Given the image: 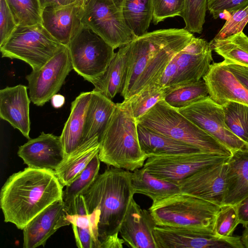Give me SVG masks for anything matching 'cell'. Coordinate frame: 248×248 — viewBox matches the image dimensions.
Segmentation results:
<instances>
[{"label":"cell","instance_id":"1","mask_svg":"<svg viewBox=\"0 0 248 248\" xmlns=\"http://www.w3.org/2000/svg\"><path fill=\"white\" fill-rule=\"evenodd\" d=\"M194 36L185 29H161L136 37L126 45L127 73L121 93L124 100L156 82L172 58Z\"/></svg>","mask_w":248,"mask_h":248},{"label":"cell","instance_id":"2","mask_svg":"<svg viewBox=\"0 0 248 248\" xmlns=\"http://www.w3.org/2000/svg\"><path fill=\"white\" fill-rule=\"evenodd\" d=\"M63 188L53 170L27 167L13 173L0 193L4 221L23 230L48 206L63 200Z\"/></svg>","mask_w":248,"mask_h":248},{"label":"cell","instance_id":"3","mask_svg":"<svg viewBox=\"0 0 248 248\" xmlns=\"http://www.w3.org/2000/svg\"><path fill=\"white\" fill-rule=\"evenodd\" d=\"M131 176L130 170L108 167L81 194L89 214L94 210L98 213L100 243L119 233L128 205L134 198Z\"/></svg>","mask_w":248,"mask_h":248},{"label":"cell","instance_id":"4","mask_svg":"<svg viewBox=\"0 0 248 248\" xmlns=\"http://www.w3.org/2000/svg\"><path fill=\"white\" fill-rule=\"evenodd\" d=\"M99 142V158L108 167L133 171L143 166L148 157L140 145L138 123L129 100L116 104Z\"/></svg>","mask_w":248,"mask_h":248},{"label":"cell","instance_id":"5","mask_svg":"<svg viewBox=\"0 0 248 248\" xmlns=\"http://www.w3.org/2000/svg\"><path fill=\"white\" fill-rule=\"evenodd\" d=\"M220 208L181 191L152 203L149 210L156 226L185 227L215 234V221Z\"/></svg>","mask_w":248,"mask_h":248},{"label":"cell","instance_id":"6","mask_svg":"<svg viewBox=\"0 0 248 248\" xmlns=\"http://www.w3.org/2000/svg\"><path fill=\"white\" fill-rule=\"evenodd\" d=\"M138 124L204 152L230 156L231 151L171 107L164 100L140 117Z\"/></svg>","mask_w":248,"mask_h":248},{"label":"cell","instance_id":"7","mask_svg":"<svg viewBox=\"0 0 248 248\" xmlns=\"http://www.w3.org/2000/svg\"><path fill=\"white\" fill-rule=\"evenodd\" d=\"M65 46L38 24L18 26L0 50L2 57L20 60L36 70Z\"/></svg>","mask_w":248,"mask_h":248},{"label":"cell","instance_id":"8","mask_svg":"<svg viewBox=\"0 0 248 248\" xmlns=\"http://www.w3.org/2000/svg\"><path fill=\"white\" fill-rule=\"evenodd\" d=\"M73 69L92 83L105 72L114 56V49L82 24L67 46Z\"/></svg>","mask_w":248,"mask_h":248},{"label":"cell","instance_id":"9","mask_svg":"<svg viewBox=\"0 0 248 248\" xmlns=\"http://www.w3.org/2000/svg\"><path fill=\"white\" fill-rule=\"evenodd\" d=\"M212 51L210 42L194 36L172 58L156 83L166 88L202 79L213 61Z\"/></svg>","mask_w":248,"mask_h":248},{"label":"cell","instance_id":"10","mask_svg":"<svg viewBox=\"0 0 248 248\" xmlns=\"http://www.w3.org/2000/svg\"><path fill=\"white\" fill-rule=\"evenodd\" d=\"M81 23L114 49L128 44L137 37L112 0H88L83 6Z\"/></svg>","mask_w":248,"mask_h":248},{"label":"cell","instance_id":"11","mask_svg":"<svg viewBox=\"0 0 248 248\" xmlns=\"http://www.w3.org/2000/svg\"><path fill=\"white\" fill-rule=\"evenodd\" d=\"M230 156L204 152L152 156L142 167L156 178L178 184L202 168L227 161Z\"/></svg>","mask_w":248,"mask_h":248},{"label":"cell","instance_id":"12","mask_svg":"<svg viewBox=\"0 0 248 248\" xmlns=\"http://www.w3.org/2000/svg\"><path fill=\"white\" fill-rule=\"evenodd\" d=\"M72 69L69 50L66 46L40 68L32 70L26 77L31 102L39 107L44 106L60 91Z\"/></svg>","mask_w":248,"mask_h":248},{"label":"cell","instance_id":"13","mask_svg":"<svg viewBox=\"0 0 248 248\" xmlns=\"http://www.w3.org/2000/svg\"><path fill=\"white\" fill-rule=\"evenodd\" d=\"M177 109L231 152L242 148L247 143L231 131L225 122L221 106L216 103L209 95Z\"/></svg>","mask_w":248,"mask_h":248},{"label":"cell","instance_id":"14","mask_svg":"<svg viewBox=\"0 0 248 248\" xmlns=\"http://www.w3.org/2000/svg\"><path fill=\"white\" fill-rule=\"evenodd\" d=\"M157 248H245L241 236L223 237L185 227L155 226Z\"/></svg>","mask_w":248,"mask_h":248},{"label":"cell","instance_id":"15","mask_svg":"<svg viewBox=\"0 0 248 248\" xmlns=\"http://www.w3.org/2000/svg\"><path fill=\"white\" fill-rule=\"evenodd\" d=\"M227 161L202 168L183 179L178 183L181 191L221 206L225 192Z\"/></svg>","mask_w":248,"mask_h":248},{"label":"cell","instance_id":"16","mask_svg":"<svg viewBox=\"0 0 248 248\" xmlns=\"http://www.w3.org/2000/svg\"><path fill=\"white\" fill-rule=\"evenodd\" d=\"M17 155L28 167L53 171L66 157L60 136L44 132L19 146Z\"/></svg>","mask_w":248,"mask_h":248},{"label":"cell","instance_id":"17","mask_svg":"<svg viewBox=\"0 0 248 248\" xmlns=\"http://www.w3.org/2000/svg\"><path fill=\"white\" fill-rule=\"evenodd\" d=\"M211 99L222 106L228 102L248 105V90L236 78L223 61L211 64L203 77Z\"/></svg>","mask_w":248,"mask_h":248},{"label":"cell","instance_id":"18","mask_svg":"<svg viewBox=\"0 0 248 248\" xmlns=\"http://www.w3.org/2000/svg\"><path fill=\"white\" fill-rule=\"evenodd\" d=\"M155 226L149 210L142 209L133 198L121 224L119 232L128 247L157 248L154 235Z\"/></svg>","mask_w":248,"mask_h":248},{"label":"cell","instance_id":"19","mask_svg":"<svg viewBox=\"0 0 248 248\" xmlns=\"http://www.w3.org/2000/svg\"><path fill=\"white\" fill-rule=\"evenodd\" d=\"M66 206L63 201H57L31 220L23 228L24 248L44 246L47 239L59 229L66 226Z\"/></svg>","mask_w":248,"mask_h":248},{"label":"cell","instance_id":"20","mask_svg":"<svg viewBox=\"0 0 248 248\" xmlns=\"http://www.w3.org/2000/svg\"><path fill=\"white\" fill-rule=\"evenodd\" d=\"M83 5L73 3L43 9L42 24L57 41L67 46L82 25Z\"/></svg>","mask_w":248,"mask_h":248},{"label":"cell","instance_id":"21","mask_svg":"<svg viewBox=\"0 0 248 248\" xmlns=\"http://www.w3.org/2000/svg\"><path fill=\"white\" fill-rule=\"evenodd\" d=\"M28 87L19 84L0 90V117L30 139V98Z\"/></svg>","mask_w":248,"mask_h":248},{"label":"cell","instance_id":"22","mask_svg":"<svg viewBox=\"0 0 248 248\" xmlns=\"http://www.w3.org/2000/svg\"><path fill=\"white\" fill-rule=\"evenodd\" d=\"M248 196V143L232 152L227 161L222 205H237ZM221 205V206H222Z\"/></svg>","mask_w":248,"mask_h":248},{"label":"cell","instance_id":"23","mask_svg":"<svg viewBox=\"0 0 248 248\" xmlns=\"http://www.w3.org/2000/svg\"><path fill=\"white\" fill-rule=\"evenodd\" d=\"M91 95V92H82L71 103L70 115L60 136L66 156L84 142L86 114Z\"/></svg>","mask_w":248,"mask_h":248},{"label":"cell","instance_id":"24","mask_svg":"<svg viewBox=\"0 0 248 248\" xmlns=\"http://www.w3.org/2000/svg\"><path fill=\"white\" fill-rule=\"evenodd\" d=\"M91 93V98L86 114L84 142L96 136L100 140L116 106V104L111 99L101 93L93 90Z\"/></svg>","mask_w":248,"mask_h":248},{"label":"cell","instance_id":"25","mask_svg":"<svg viewBox=\"0 0 248 248\" xmlns=\"http://www.w3.org/2000/svg\"><path fill=\"white\" fill-rule=\"evenodd\" d=\"M138 133L141 149L148 158L202 152L194 146L153 132L138 124Z\"/></svg>","mask_w":248,"mask_h":248},{"label":"cell","instance_id":"26","mask_svg":"<svg viewBox=\"0 0 248 248\" xmlns=\"http://www.w3.org/2000/svg\"><path fill=\"white\" fill-rule=\"evenodd\" d=\"M128 67L127 48L126 45L115 53L104 74L92 83L93 90L98 91L110 99L124 89Z\"/></svg>","mask_w":248,"mask_h":248},{"label":"cell","instance_id":"27","mask_svg":"<svg viewBox=\"0 0 248 248\" xmlns=\"http://www.w3.org/2000/svg\"><path fill=\"white\" fill-rule=\"evenodd\" d=\"M100 142L97 136L84 142L75 151L66 156L64 160L55 171L62 185H69L99 153Z\"/></svg>","mask_w":248,"mask_h":248},{"label":"cell","instance_id":"28","mask_svg":"<svg viewBox=\"0 0 248 248\" xmlns=\"http://www.w3.org/2000/svg\"><path fill=\"white\" fill-rule=\"evenodd\" d=\"M131 183L134 194L146 195L152 203L181 191L178 184L156 178L143 167L132 172Z\"/></svg>","mask_w":248,"mask_h":248},{"label":"cell","instance_id":"29","mask_svg":"<svg viewBox=\"0 0 248 248\" xmlns=\"http://www.w3.org/2000/svg\"><path fill=\"white\" fill-rule=\"evenodd\" d=\"M210 44L226 62L248 66V36L243 31L223 38H214Z\"/></svg>","mask_w":248,"mask_h":248},{"label":"cell","instance_id":"30","mask_svg":"<svg viewBox=\"0 0 248 248\" xmlns=\"http://www.w3.org/2000/svg\"><path fill=\"white\" fill-rule=\"evenodd\" d=\"M122 11L126 24L136 36L147 32L153 18V0H124Z\"/></svg>","mask_w":248,"mask_h":248},{"label":"cell","instance_id":"31","mask_svg":"<svg viewBox=\"0 0 248 248\" xmlns=\"http://www.w3.org/2000/svg\"><path fill=\"white\" fill-rule=\"evenodd\" d=\"M209 95L206 85L202 79L195 82L167 87L165 101L172 107H186Z\"/></svg>","mask_w":248,"mask_h":248},{"label":"cell","instance_id":"32","mask_svg":"<svg viewBox=\"0 0 248 248\" xmlns=\"http://www.w3.org/2000/svg\"><path fill=\"white\" fill-rule=\"evenodd\" d=\"M166 89L167 87L158 83H151L127 99L137 122L156 103L164 99Z\"/></svg>","mask_w":248,"mask_h":248},{"label":"cell","instance_id":"33","mask_svg":"<svg viewBox=\"0 0 248 248\" xmlns=\"http://www.w3.org/2000/svg\"><path fill=\"white\" fill-rule=\"evenodd\" d=\"M100 162L97 154L87 167L66 186L63 192V201L66 205L84 192L94 182L98 175Z\"/></svg>","mask_w":248,"mask_h":248},{"label":"cell","instance_id":"34","mask_svg":"<svg viewBox=\"0 0 248 248\" xmlns=\"http://www.w3.org/2000/svg\"><path fill=\"white\" fill-rule=\"evenodd\" d=\"M221 107L228 127L234 135L248 143V105L230 101Z\"/></svg>","mask_w":248,"mask_h":248},{"label":"cell","instance_id":"35","mask_svg":"<svg viewBox=\"0 0 248 248\" xmlns=\"http://www.w3.org/2000/svg\"><path fill=\"white\" fill-rule=\"evenodd\" d=\"M18 26L42 24L43 8L40 0H6Z\"/></svg>","mask_w":248,"mask_h":248},{"label":"cell","instance_id":"36","mask_svg":"<svg viewBox=\"0 0 248 248\" xmlns=\"http://www.w3.org/2000/svg\"><path fill=\"white\" fill-rule=\"evenodd\" d=\"M208 0H186L181 15L185 23V29L193 33H201L205 21Z\"/></svg>","mask_w":248,"mask_h":248},{"label":"cell","instance_id":"37","mask_svg":"<svg viewBox=\"0 0 248 248\" xmlns=\"http://www.w3.org/2000/svg\"><path fill=\"white\" fill-rule=\"evenodd\" d=\"M239 224L236 205H223L217 215L215 233L223 237L232 236Z\"/></svg>","mask_w":248,"mask_h":248},{"label":"cell","instance_id":"38","mask_svg":"<svg viewBox=\"0 0 248 248\" xmlns=\"http://www.w3.org/2000/svg\"><path fill=\"white\" fill-rule=\"evenodd\" d=\"M186 0H153V22L157 24L167 18L181 16Z\"/></svg>","mask_w":248,"mask_h":248},{"label":"cell","instance_id":"39","mask_svg":"<svg viewBox=\"0 0 248 248\" xmlns=\"http://www.w3.org/2000/svg\"><path fill=\"white\" fill-rule=\"evenodd\" d=\"M248 22V6L232 14L214 37L223 38L242 31Z\"/></svg>","mask_w":248,"mask_h":248},{"label":"cell","instance_id":"40","mask_svg":"<svg viewBox=\"0 0 248 248\" xmlns=\"http://www.w3.org/2000/svg\"><path fill=\"white\" fill-rule=\"evenodd\" d=\"M248 6V0H208L207 10L217 19L221 15L234 13Z\"/></svg>","mask_w":248,"mask_h":248},{"label":"cell","instance_id":"41","mask_svg":"<svg viewBox=\"0 0 248 248\" xmlns=\"http://www.w3.org/2000/svg\"><path fill=\"white\" fill-rule=\"evenodd\" d=\"M6 0H0V46L17 27Z\"/></svg>","mask_w":248,"mask_h":248},{"label":"cell","instance_id":"42","mask_svg":"<svg viewBox=\"0 0 248 248\" xmlns=\"http://www.w3.org/2000/svg\"><path fill=\"white\" fill-rule=\"evenodd\" d=\"M77 246L79 248H100L98 235L91 229L72 224Z\"/></svg>","mask_w":248,"mask_h":248},{"label":"cell","instance_id":"43","mask_svg":"<svg viewBox=\"0 0 248 248\" xmlns=\"http://www.w3.org/2000/svg\"><path fill=\"white\" fill-rule=\"evenodd\" d=\"M225 62L230 71L248 90V66L226 62Z\"/></svg>","mask_w":248,"mask_h":248},{"label":"cell","instance_id":"44","mask_svg":"<svg viewBox=\"0 0 248 248\" xmlns=\"http://www.w3.org/2000/svg\"><path fill=\"white\" fill-rule=\"evenodd\" d=\"M239 223L243 227L248 226V196L236 205Z\"/></svg>","mask_w":248,"mask_h":248},{"label":"cell","instance_id":"45","mask_svg":"<svg viewBox=\"0 0 248 248\" xmlns=\"http://www.w3.org/2000/svg\"><path fill=\"white\" fill-rule=\"evenodd\" d=\"M124 241L116 233L107 237L101 243L100 248H122Z\"/></svg>","mask_w":248,"mask_h":248},{"label":"cell","instance_id":"46","mask_svg":"<svg viewBox=\"0 0 248 248\" xmlns=\"http://www.w3.org/2000/svg\"><path fill=\"white\" fill-rule=\"evenodd\" d=\"M43 9L46 7H59L73 3H80L84 6L83 0H40Z\"/></svg>","mask_w":248,"mask_h":248},{"label":"cell","instance_id":"47","mask_svg":"<svg viewBox=\"0 0 248 248\" xmlns=\"http://www.w3.org/2000/svg\"><path fill=\"white\" fill-rule=\"evenodd\" d=\"M51 102L54 108H60L65 103V97L62 95L57 93L51 98Z\"/></svg>","mask_w":248,"mask_h":248},{"label":"cell","instance_id":"48","mask_svg":"<svg viewBox=\"0 0 248 248\" xmlns=\"http://www.w3.org/2000/svg\"><path fill=\"white\" fill-rule=\"evenodd\" d=\"M116 6L122 10L124 0H112Z\"/></svg>","mask_w":248,"mask_h":248},{"label":"cell","instance_id":"49","mask_svg":"<svg viewBox=\"0 0 248 248\" xmlns=\"http://www.w3.org/2000/svg\"><path fill=\"white\" fill-rule=\"evenodd\" d=\"M88 0H83V3H84V4L85 3V2L87 1Z\"/></svg>","mask_w":248,"mask_h":248}]
</instances>
